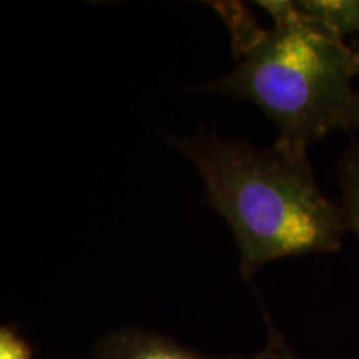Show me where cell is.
<instances>
[{
  "mask_svg": "<svg viewBox=\"0 0 359 359\" xmlns=\"http://www.w3.org/2000/svg\"><path fill=\"white\" fill-rule=\"evenodd\" d=\"M170 143L191 160L205 183L206 203L230 224L245 280L269 262L341 248L349 231L346 218L323 195L308 155L275 145L259 150L205 130Z\"/></svg>",
  "mask_w": 359,
  "mask_h": 359,
  "instance_id": "cell-1",
  "label": "cell"
},
{
  "mask_svg": "<svg viewBox=\"0 0 359 359\" xmlns=\"http://www.w3.org/2000/svg\"><path fill=\"white\" fill-rule=\"evenodd\" d=\"M273 25L255 24L248 11L224 7L238 65L205 90L259 107L280 130L276 148L306 155L311 143L343 128L356 97L359 52L294 11L293 2H259Z\"/></svg>",
  "mask_w": 359,
  "mask_h": 359,
  "instance_id": "cell-2",
  "label": "cell"
},
{
  "mask_svg": "<svg viewBox=\"0 0 359 359\" xmlns=\"http://www.w3.org/2000/svg\"><path fill=\"white\" fill-rule=\"evenodd\" d=\"M266 348L253 356H208L193 351L167 336L140 327H122L111 331L97 344L93 359H291L275 327H269Z\"/></svg>",
  "mask_w": 359,
  "mask_h": 359,
  "instance_id": "cell-3",
  "label": "cell"
},
{
  "mask_svg": "<svg viewBox=\"0 0 359 359\" xmlns=\"http://www.w3.org/2000/svg\"><path fill=\"white\" fill-rule=\"evenodd\" d=\"M294 11L326 34L344 40L359 34V0H303Z\"/></svg>",
  "mask_w": 359,
  "mask_h": 359,
  "instance_id": "cell-4",
  "label": "cell"
},
{
  "mask_svg": "<svg viewBox=\"0 0 359 359\" xmlns=\"http://www.w3.org/2000/svg\"><path fill=\"white\" fill-rule=\"evenodd\" d=\"M339 185L343 190V210L348 228L359 238V145L348 151L339 165Z\"/></svg>",
  "mask_w": 359,
  "mask_h": 359,
  "instance_id": "cell-5",
  "label": "cell"
},
{
  "mask_svg": "<svg viewBox=\"0 0 359 359\" xmlns=\"http://www.w3.org/2000/svg\"><path fill=\"white\" fill-rule=\"evenodd\" d=\"M0 359H34L32 348L15 327H0Z\"/></svg>",
  "mask_w": 359,
  "mask_h": 359,
  "instance_id": "cell-6",
  "label": "cell"
},
{
  "mask_svg": "<svg viewBox=\"0 0 359 359\" xmlns=\"http://www.w3.org/2000/svg\"><path fill=\"white\" fill-rule=\"evenodd\" d=\"M343 128L359 130V93H356V97H354L351 107H349L346 118H344Z\"/></svg>",
  "mask_w": 359,
  "mask_h": 359,
  "instance_id": "cell-7",
  "label": "cell"
}]
</instances>
